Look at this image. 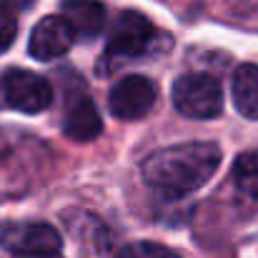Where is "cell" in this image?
Instances as JSON below:
<instances>
[{"mask_svg":"<svg viewBox=\"0 0 258 258\" xmlns=\"http://www.w3.org/2000/svg\"><path fill=\"white\" fill-rule=\"evenodd\" d=\"M173 105L193 120H211L223 110V90L208 73H185L173 83Z\"/></svg>","mask_w":258,"mask_h":258,"instance_id":"7a4b0ae2","label":"cell"},{"mask_svg":"<svg viewBox=\"0 0 258 258\" xmlns=\"http://www.w3.org/2000/svg\"><path fill=\"white\" fill-rule=\"evenodd\" d=\"M15 35H18L15 15H10V13H3V10H0V53H5V50L15 43Z\"/></svg>","mask_w":258,"mask_h":258,"instance_id":"4fadbf2b","label":"cell"},{"mask_svg":"<svg viewBox=\"0 0 258 258\" xmlns=\"http://www.w3.org/2000/svg\"><path fill=\"white\" fill-rule=\"evenodd\" d=\"M231 98L236 110L243 118L258 120V66L256 63H243L236 68L233 81H231Z\"/></svg>","mask_w":258,"mask_h":258,"instance_id":"30bf717a","label":"cell"},{"mask_svg":"<svg viewBox=\"0 0 258 258\" xmlns=\"http://www.w3.org/2000/svg\"><path fill=\"white\" fill-rule=\"evenodd\" d=\"M233 180L238 185V190H243L246 196L258 198V151L241 153L233 163Z\"/></svg>","mask_w":258,"mask_h":258,"instance_id":"8fae6325","label":"cell"},{"mask_svg":"<svg viewBox=\"0 0 258 258\" xmlns=\"http://www.w3.org/2000/svg\"><path fill=\"white\" fill-rule=\"evenodd\" d=\"M76 30L63 15H48L35 23L30 33V55L38 60H55L71 50Z\"/></svg>","mask_w":258,"mask_h":258,"instance_id":"52a82bcc","label":"cell"},{"mask_svg":"<svg viewBox=\"0 0 258 258\" xmlns=\"http://www.w3.org/2000/svg\"><path fill=\"white\" fill-rule=\"evenodd\" d=\"M35 0H0V10L3 13H10V15H18L23 10H28Z\"/></svg>","mask_w":258,"mask_h":258,"instance_id":"5bb4252c","label":"cell"},{"mask_svg":"<svg viewBox=\"0 0 258 258\" xmlns=\"http://www.w3.org/2000/svg\"><path fill=\"white\" fill-rule=\"evenodd\" d=\"M5 103L20 113H40L53 103V88L33 71H8L3 76Z\"/></svg>","mask_w":258,"mask_h":258,"instance_id":"5b68a950","label":"cell"},{"mask_svg":"<svg viewBox=\"0 0 258 258\" xmlns=\"http://www.w3.org/2000/svg\"><path fill=\"white\" fill-rule=\"evenodd\" d=\"M226 3L241 10H258V0H226Z\"/></svg>","mask_w":258,"mask_h":258,"instance_id":"9a60e30c","label":"cell"},{"mask_svg":"<svg viewBox=\"0 0 258 258\" xmlns=\"http://www.w3.org/2000/svg\"><path fill=\"white\" fill-rule=\"evenodd\" d=\"M221 148L211 141L175 143L153 151L143 163V180L166 198H183L203 188L221 166Z\"/></svg>","mask_w":258,"mask_h":258,"instance_id":"6da1fadb","label":"cell"},{"mask_svg":"<svg viewBox=\"0 0 258 258\" xmlns=\"http://www.w3.org/2000/svg\"><path fill=\"white\" fill-rule=\"evenodd\" d=\"M63 18L71 23L76 35L95 38L105 25V8L98 0H63Z\"/></svg>","mask_w":258,"mask_h":258,"instance_id":"9c48e42d","label":"cell"},{"mask_svg":"<svg viewBox=\"0 0 258 258\" xmlns=\"http://www.w3.org/2000/svg\"><path fill=\"white\" fill-rule=\"evenodd\" d=\"M153 103H156V86L146 76H128L118 81L108 98L110 113L120 120L146 118L153 110Z\"/></svg>","mask_w":258,"mask_h":258,"instance_id":"8992f818","label":"cell"},{"mask_svg":"<svg viewBox=\"0 0 258 258\" xmlns=\"http://www.w3.org/2000/svg\"><path fill=\"white\" fill-rule=\"evenodd\" d=\"M60 233L50 223H3L0 226V248L13 256L50 258L60 253Z\"/></svg>","mask_w":258,"mask_h":258,"instance_id":"3957f363","label":"cell"},{"mask_svg":"<svg viewBox=\"0 0 258 258\" xmlns=\"http://www.w3.org/2000/svg\"><path fill=\"white\" fill-rule=\"evenodd\" d=\"M118 258H180L175 251H171L168 246L153 243V241H136L128 243L118 251Z\"/></svg>","mask_w":258,"mask_h":258,"instance_id":"7c38bea8","label":"cell"},{"mask_svg":"<svg viewBox=\"0 0 258 258\" xmlns=\"http://www.w3.org/2000/svg\"><path fill=\"white\" fill-rule=\"evenodd\" d=\"M100 131H103V118H100L95 103L90 98L73 100L71 108H68V113H66V120H63V133L71 141L88 143V141L98 138Z\"/></svg>","mask_w":258,"mask_h":258,"instance_id":"ba28073f","label":"cell"},{"mask_svg":"<svg viewBox=\"0 0 258 258\" xmlns=\"http://www.w3.org/2000/svg\"><path fill=\"white\" fill-rule=\"evenodd\" d=\"M153 35H156V30L146 15H141L136 10L123 13L110 30V40H108V50L103 55V63L143 55L151 48Z\"/></svg>","mask_w":258,"mask_h":258,"instance_id":"277c9868","label":"cell"}]
</instances>
